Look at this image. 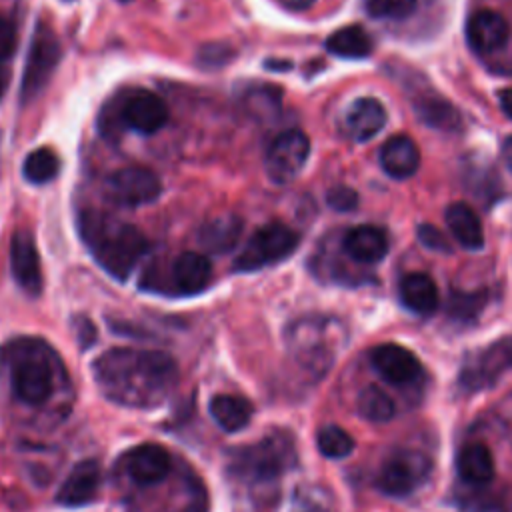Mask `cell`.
Instances as JSON below:
<instances>
[{"label": "cell", "mask_w": 512, "mask_h": 512, "mask_svg": "<svg viewBox=\"0 0 512 512\" xmlns=\"http://www.w3.org/2000/svg\"><path fill=\"white\" fill-rule=\"evenodd\" d=\"M92 372L100 392L126 408H154L174 390L178 366L160 350L110 348L100 354Z\"/></svg>", "instance_id": "6da1fadb"}, {"label": "cell", "mask_w": 512, "mask_h": 512, "mask_svg": "<svg viewBox=\"0 0 512 512\" xmlns=\"http://www.w3.org/2000/svg\"><path fill=\"white\" fill-rule=\"evenodd\" d=\"M78 232L100 268L120 282L132 274L148 252V240L136 226L98 210L80 212Z\"/></svg>", "instance_id": "7a4b0ae2"}, {"label": "cell", "mask_w": 512, "mask_h": 512, "mask_svg": "<svg viewBox=\"0 0 512 512\" xmlns=\"http://www.w3.org/2000/svg\"><path fill=\"white\" fill-rule=\"evenodd\" d=\"M0 362L8 368L12 392L20 402L40 406L50 398L58 356L44 340L32 336L10 340L0 350Z\"/></svg>", "instance_id": "3957f363"}, {"label": "cell", "mask_w": 512, "mask_h": 512, "mask_svg": "<svg viewBox=\"0 0 512 512\" xmlns=\"http://www.w3.org/2000/svg\"><path fill=\"white\" fill-rule=\"evenodd\" d=\"M296 462L294 444L288 434L276 432L254 444L230 452L228 468L246 482H268L278 478Z\"/></svg>", "instance_id": "277c9868"}, {"label": "cell", "mask_w": 512, "mask_h": 512, "mask_svg": "<svg viewBox=\"0 0 512 512\" xmlns=\"http://www.w3.org/2000/svg\"><path fill=\"white\" fill-rule=\"evenodd\" d=\"M300 236L284 222H268L260 226L236 256L234 272H254L264 266L286 260L298 248Z\"/></svg>", "instance_id": "5b68a950"}, {"label": "cell", "mask_w": 512, "mask_h": 512, "mask_svg": "<svg viewBox=\"0 0 512 512\" xmlns=\"http://www.w3.org/2000/svg\"><path fill=\"white\" fill-rule=\"evenodd\" d=\"M60 56H62V48H60L58 36L48 24L38 22L30 40L22 84H20L22 104H30L46 88L48 80L52 78L60 62Z\"/></svg>", "instance_id": "8992f818"}, {"label": "cell", "mask_w": 512, "mask_h": 512, "mask_svg": "<svg viewBox=\"0 0 512 512\" xmlns=\"http://www.w3.org/2000/svg\"><path fill=\"white\" fill-rule=\"evenodd\" d=\"M512 368V336H504L472 352L458 374V384L468 392L494 386L504 372Z\"/></svg>", "instance_id": "52a82bcc"}, {"label": "cell", "mask_w": 512, "mask_h": 512, "mask_svg": "<svg viewBox=\"0 0 512 512\" xmlns=\"http://www.w3.org/2000/svg\"><path fill=\"white\" fill-rule=\"evenodd\" d=\"M336 324L328 318L308 316L296 320L288 330V344L294 350L296 358L312 368V370H326L332 362V348H330V334Z\"/></svg>", "instance_id": "ba28073f"}, {"label": "cell", "mask_w": 512, "mask_h": 512, "mask_svg": "<svg viewBox=\"0 0 512 512\" xmlns=\"http://www.w3.org/2000/svg\"><path fill=\"white\" fill-rule=\"evenodd\" d=\"M430 460L418 450H398L390 454L376 476L378 488L388 496L412 494L430 474Z\"/></svg>", "instance_id": "9c48e42d"}, {"label": "cell", "mask_w": 512, "mask_h": 512, "mask_svg": "<svg viewBox=\"0 0 512 512\" xmlns=\"http://www.w3.org/2000/svg\"><path fill=\"white\" fill-rule=\"evenodd\" d=\"M310 156V140L302 130H286L272 140L264 156L266 176L274 184L292 182L304 168Z\"/></svg>", "instance_id": "30bf717a"}, {"label": "cell", "mask_w": 512, "mask_h": 512, "mask_svg": "<svg viewBox=\"0 0 512 512\" xmlns=\"http://www.w3.org/2000/svg\"><path fill=\"white\" fill-rule=\"evenodd\" d=\"M116 120L124 128L150 136L168 122V108L156 92L136 88L118 98Z\"/></svg>", "instance_id": "8fae6325"}, {"label": "cell", "mask_w": 512, "mask_h": 512, "mask_svg": "<svg viewBox=\"0 0 512 512\" xmlns=\"http://www.w3.org/2000/svg\"><path fill=\"white\" fill-rule=\"evenodd\" d=\"M106 190L112 202L118 206L138 208L152 204L160 196L162 184L156 172L142 166H128L108 176Z\"/></svg>", "instance_id": "7c38bea8"}, {"label": "cell", "mask_w": 512, "mask_h": 512, "mask_svg": "<svg viewBox=\"0 0 512 512\" xmlns=\"http://www.w3.org/2000/svg\"><path fill=\"white\" fill-rule=\"evenodd\" d=\"M212 280V264L200 252H182L170 262V280L164 284L166 294L194 296L208 288Z\"/></svg>", "instance_id": "4fadbf2b"}, {"label": "cell", "mask_w": 512, "mask_h": 512, "mask_svg": "<svg viewBox=\"0 0 512 512\" xmlns=\"http://www.w3.org/2000/svg\"><path fill=\"white\" fill-rule=\"evenodd\" d=\"M120 464H122V470L126 472V476L132 482H136L138 486L158 484L172 470L170 454L160 444L134 446L122 456Z\"/></svg>", "instance_id": "5bb4252c"}, {"label": "cell", "mask_w": 512, "mask_h": 512, "mask_svg": "<svg viewBox=\"0 0 512 512\" xmlns=\"http://www.w3.org/2000/svg\"><path fill=\"white\" fill-rule=\"evenodd\" d=\"M10 272L20 290L28 296H38L42 292L40 256L28 230H16L10 238Z\"/></svg>", "instance_id": "9a60e30c"}, {"label": "cell", "mask_w": 512, "mask_h": 512, "mask_svg": "<svg viewBox=\"0 0 512 512\" xmlns=\"http://www.w3.org/2000/svg\"><path fill=\"white\" fill-rule=\"evenodd\" d=\"M370 362L390 384H410L420 372V360L400 344H380L370 350Z\"/></svg>", "instance_id": "2e32d148"}, {"label": "cell", "mask_w": 512, "mask_h": 512, "mask_svg": "<svg viewBox=\"0 0 512 512\" xmlns=\"http://www.w3.org/2000/svg\"><path fill=\"white\" fill-rule=\"evenodd\" d=\"M100 486V466L96 460L78 462L56 492V502L66 508H78L88 504Z\"/></svg>", "instance_id": "e0dca14e"}, {"label": "cell", "mask_w": 512, "mask_h": 512, "mask_svg": "<svg viewBox=\"0 0 512 512\" xmlns=\"http://www.w3.org/2000/svg\"><path fill=\"white\" fill-rule=\"evenodd\" d=\"M508 34L510 26L506 18L494 10H478L466 22L468 44L480 54L502 48L508 40Z\"/></svg>", "instance_id": "ac0fdd59"}, {"label": "cell", "mask_w": 512, "mask_h": 512, "mask_svg": "<svg viewBox=\"0 0 512 512\" xmlns=\"http://www.w3.org/2000/svg\"><path fill=\"white\" fill-rule=\"evenodd\" d=\"M386 124V110L376 98H358L344 116V130L356 142L374 138Z\"/></svg>", "instance_id": "d6986e66"}, {"label": "cell", "mask_w": 512, "mask_h": 512, "mask_svg": "<svg viewBox=\"0 0 512 512\" xmlns=\"http://www.w3.org/2000/svg\"><path fill=\"white\" fill-rule=\"evenodd\" d=\"M380 166L388 176L396 180L410 178L420 166L418 146L406 134L390 136L380 148Z\"/></svg>", "instance_id": "ffe728a7"}, {"label": "cell", "mask_w": 512, "mask_h": 512, "mask_svg": "<svg viewBox=\"0 0 512 512\" xmlns=\"http://www.w3.org/2000/svg\"><path fill=\"white\" fill-rule=\"evenodd\" d=\"M344 252L360 264H376L388 252V238L386 232L378 226L362 224L354 226L344 236Z\"/></svg>", "instance_id": "44dd1931"}, {"label": "cell", "mask_w": 512, "mask_h": 512, "mask_svg": "<svg viewBox=\"0 0 512 512\" xmlns=\"http://www.w3.org/2000/svg\"><path fill=\"white\" fill-rule=\"evenodd\" d=\"M412 108L418 114V118L430 128L444 130V132H452V130L460 128L458 110L446 98L436 94L434 90L414 94Z\"/></svg>", "instance_id": "7402d4cb"}, {"label": "cell", "mask_w": 512, "mask_h": 512, "mask_svg": "<svg viewBox=\"0 0 512 512\" xmlns=\"http://www.w3.org/2000/svg\"><path fill=\"white\" fill-rule=\"evenodd\" d=\"M242 236V220L234 214L216 216L204 222L198 230V242L212 254H224L232 250Z\"/></svg>", "instance_id": "603a6c76"}, {"label": "cell", "mask_w": 512, "mask_h": 512, "mask_svg": "<svg viewBox=\"0 0 512 512\" xmlns=\"http://www.w3.org/2000/svg\"><path fill=\"white\" fill-rule=\"evenodd\" d=\"M446 226L466 250L484 246V230L478 214L464 202H454L446 208Z\"/></svg>", "instance_id": "cb8c5ba5"}, {"label": "cell", "mask_w": 512, "mask_h": 512, "mask_svg": "<svg viewBox=\"0 0 512 512\" xmlns=\"http://www.w3.org/2000/svg\"><path fill=\"white\" fill-rule=\"evenodd\" d=\"M402 304L416 314H430L438 306L436 282L424 272L406 274L400 282Z\"/></svg>", "instance_id": "d4e9b609"}, {"label": "cell", "mask_w": 512, "mask_h": 512, "mask_svg": "<svg viewBox=\"0 0 512 512\" xmlns=\"http://www.w3.org/2000/svg\"><path fill=\"white\" fill-rule=\"evenodd\" d=\"M458 476L468 484H486L494 476V458L480 442H470L456 456Z\"/></svg>", "instance_id": "484cf974"}, {"label": "cell", "mask_w": 512, "mask_h": 512, "mask_svg": "<svg viewBox=\"0 0 512 512\" xmlns=\"http://www.w3.org/2000/svg\"><path fill=\"white\" fill-rule=\"evenodd\" d=\"M252 404L238 394H216L210 400V416L226 432L242 430L252 418Z\"/></svg>", "instance_id": "4316f807"}, {"label": "cell", "mask_w": 512, "mask_h": 512, "mask_svg": "<svg viewBox=\"0 0 512 512\" xmlns=\"http://www.w3.org/2000/svg\"><path fill=\"white\" fill-rule=\"evenodd\" d=\"M370 34L356 24L344 26L326 38V50L340 58H364L372 52Z\"/></svg>", "instance_id": "83f0119b"}, {"label": "cell", "mask_w": 512, "mask_h": 512, "mask_svg": "<svg viewBox=\"0 0 512 512\" xmlns=\"http://www.w3.org/2000/svg\"><path fill=\"white\" fill-rule=\"evenodd\" d=\"M358 414L370 422H386L394 416V402L378 386H366L356 400Z\"/></svg>", "instance_id": "f1b7e54d"}, {"label": "cell", "mask_w": 512, "mask_h": 512, "mask_svg": "<svg viewBox=\"0 0 512 512\" xmlns=\"http://www.w3.org/2000/svg\"><path fill=\"white\" fill-rule=\"evenodd\" d=\"M58 156L50 148L32 150L22 166V174L32 184H46L58 174Z\"/></svg>", "instance_id": "f546056e"}, {"label": "cell", "mask_w": 512, "mask_h": 512, "mask_svg": "<svg viewBox=\"0 0 512 512\" xmlns=\"http://www.w3.org/2000/svg\"><path fill=\"white\" fill-rule=\"evenodd\" d=\"M316 444H318V450L326 458H344L354 448L352 436L344 428H340L336 424L322 426L318 430V434H316Z\"/></svg>", "instance_id": "4dcf8cb0"}, {"label": "cell", "mask_w": 512, "mask_h": 512, "mask_svg": "<svg viewBox=\"0 0 512 512\" xmlns=\"http://www.w3.org/2000/svg\"><path fill=\"white\" fill-rule=\"evenodd\" d=\"M416 0H366V10L372 16H404L414 8Z\"/></svg>", "instance_id": "1f68e13d"}, {"label": "cell", "mask_w": 512, "mask_h": 512, "mask_svg": "<svg viewBox=\"0 0 512 512\" xmlns=\"http://www.w3.org/2000/svg\"><path fill=\"white\" fill-rule=\"evenodd\" d=\"M326 202L338 212H350L358 206V194L348 186H336L326 194Z\"/></svg>", "instance_id": "d6a6232c"}, {"label": "cell", "mask_w": 512, "mask_h": 512, "mask_svg": "<svg viewBox=\"0 0 512 512\" xmlns=\"http://www.w3.org/2000/svg\"><path fill=\"white\" fill-rule=\"evenodd\" d=\"M18 46V34H16V26L10 18L0 16V62L12 58V54L16 52Z\"/></svg>", "instance_id": "836d02e7"}, {"label": "cell", "mask_w": 512, "mask_h": 512, "mask_svg": "<svg viewBox=\"0 0 512 512\" xmlns=\"http://www.w3.org/2000/svg\"><path fill=\"white\" fill-rule=\"evenodd\" d=\"M418 238L430 250H440V252H448L450 250V244L444 238V234L438 228L430 226V224H420L418 226Z\"/></svg>", "instance_id": "e575fe53"}, {"label": "cell", "mask_w": 512, "mask_h": 512, "mask_svg": "<svg viewBox=\"0 0 512 512\" xmlns=\"http://www.w3.org/2000/svg\"><path fill=\"white\" fill-rule=\"evenodd\" d=\"M498 104H500V110L512 118V88H502L498 92Z\"/></svg>", "instance_id": "d590c367"}, {"label": "cell", "mask_w": 512, "mask_h": 512, "mask_svg": "<svg viewBox=\"0 0 512 512\" xmlns=\"http://www.w3.org/2000/svg\"><path fill=\"white\" fill-rule=\"evenodd\" d=\"M286 8H290V10H306V8H310L316 0H280Z\"/></svg>", "instance_id": "8d00e7d4"}, {"label": "cell", "mask_w": 512, "mask_h": 512, "mask_svg": "<svg viewBox=\"0 0 512 512\" xmlns=\"http://www.w3.org/2000/svg\"><path fill=\"white\" fill-rule=\"evenodd\" d=\"M504 158H506V162H508L510 168H512V138H508L506 144H504Z\"/></svg>", "instance_id": "74e56055"}, {"label": "cell", "mask_w": 512, "mask_h": 512, "mask_svg": "<svg viewBox=\"0 0 512 512\" xmlns=\"http://www.w3.org/2000/svg\"><path fill=\"white\" fill-rule=\"evenodd\" d=\"M118 2H132V0H118Z\"/></svg>", "instance_id": "f35d334b"}]
</instances>
